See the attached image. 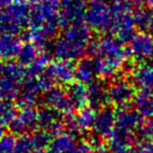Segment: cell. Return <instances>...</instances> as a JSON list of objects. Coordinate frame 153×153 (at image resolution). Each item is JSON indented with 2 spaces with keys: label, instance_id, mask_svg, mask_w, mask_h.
Here are the masks:
<instances>
[{
  "label": "cell",
  "instance_id": "12",
  "mask_svg": "<svg viewBox=\"0 0 153 153\" xmlns=\"http://www.w3.org/2000/svg\"><path fill=\"white\" fill-rule=\"evenodd\" d=\"M87 97L89 98V100L92 102V104L94 106H102L105 102L107 101V99L109 98L108 92L102 87V86L96 85L92 86V88H90V90L88 91Z\"/></svg>",
  "mask_w": 153,
  "mask_h": 153
},
{
  "label": "cell",
  "instance_id": "8",
  "mask_svg": "<svg viewBox=\"0 0 153 153\" xmlns=\"http://www.w3.org/2000/svg\"><path fill=\"white\" fill-rule=\"evenodd\" d=\"M135 94L133 86L126 81H117L108 90L109 99L119 105H124L132 100Z\"/></svg>",
  "mask_w": 153,
  "mask_h": 153
},
{
  "label": "cell",
  "instance_id": "19",
  "mask_svg": "<svg viewBox=\"0 0 153 153\" xmlns=\"http://www.w3.org/2000/svg\"><path fill=\"white\" fill-rule=\"evenodd\" d=\"M14 110L12 107L2 105L0 107V120H4V121H11L13 117Z\"/></svg>",
  "mask_w": 153,
  "mask_h": 153
},
{
  "label": "cell",
  "instance_id": "14",
  "mask_svg": "<svg viewBox=\"0 0 153 153\" xmlns=\"http://www.w3.org/2000/svg\"><path fill=\"white\" fill-rule=\"evenodd\" d=\"M81 84H76L72 87L71 92H72V100L76 101V104H83L84 101L87 98V92L85 91V89H82L81 92L79 91Z\"/></svg>",
  "mask_w": 153,
  "mask_h": 153
},
{
  "label": "cell",
  "instance_id": "17",
  "mask_svg": "<svg viewBox=\"0 0 153 153\" xmlns=\"http://www.w3.org/2000/svg\"><path fill=\"white\" fill-rule=\"evenodd\" d=\"M16 143L14 142V138L11 136L3 137L0 140V152L1 153H10L13 149H15Z\"/></svg>",
  "mask_w": 153,
  "mask_h": 153
},
{
  "label": "cell",
  "instance_id": "16",
  "mask_svg": "<svg viewBox=\"0 0 153 153\" xmlns=\"http://www.w3.org/2000/svg\"><path fill=\"white\" fill-rule=\"evenodd\" d=\"M35 58V51L30 46L23 47L21 51H19V59L22 63L27 64L32 62V60Z\"/></svg>",
  "mask_w": 153,
  "mask_h": 153
},
{
  "label": "cell",
  "instance_id": "21",
  "mask_svg": "<svg viewBox=\"0 0 153 153\" xmlns=\"http://www.w3.org/2000/svg\"><path fill=\"white\" fill-rule=\"evenodd\" d=\"M145 30H146L147 33H148V34L153 38V13H152V15H151L150 19H149V21H148V23H147V26H146Z\"/></svg>",
  "mask_w": 153,
  "mask_h": 153
},
{
  "label": "cell",
  "instance_id": "18",
  "mask_svg": "<svg viewBox=\"0 0 153 153\" xmlns=\"http://www.w3.org/2000/svg\"><path fill=\"white\" fill-rule=\"evenodd\" d=\"M40 122L42 124H44L46 127L51 128L53 125H57L58 120L55 115L51 114V111H44V113H43L42 117H40Z\"/></svg>",
  "mask_w": 153,
  "mask_h": 153
},
{
  "label": "cell",
  "instance_id": "13",
  "mask_svg": "<svg viewBox=\"0 0 153 153\" xmlns=\"http://www.w3.org/2000/svg\"><path fill=\"white\" fill-rule=\"evenodd\" d=\"M133 14H134V20H135L136 26H138L140 28H146L147 23H148L151 15H152L150 10L140 5V7L134 9Z\"/></svg>",
  "mask_w": 153,
  "mask_h": 153
},
{
  "label": "cell",
  "instance_id": "9",
  "mask_svg": "<svg viewBox=\"0 0 153 153\" xmlns=\"http://www.w3.org/2000/svg\"><path fill=\"white\" fill-rule=\"evenodd\" d=\"M135 110L142 117H153V94L150 90H144L137 92L133 97Z\"/></svg>",
  "mask_w": 153,
  "mask_h": 153
},
{
  "label": "cell",
  "instance_id": "6",
  "mask_svg": "<svg viewBox=\"0 0 153 153\" xmlns=\"http://www.w3.org/2000/svg\"><path fill=\"white\" fill-rule=\"evenodd\" d=\"M33 16L36 23H41L55 17L59 11V0H33Z\"/></svg>",
  "mask_w": 153,
  "mask_h": 153
},
{
  "label": "cell",
  "instance_id": "11",
  "mask_svg": "<svg viewBox=\"0 0 153 153\" xmlns=\"http://www.w3.org/2000/svg\"><path fill=\"white\" fill-rule=\"evenodd\" d=\"M19 42L13 36H4L0 40V55L4 58L15 56L19 51Z\"/></svg>",
  "mask_w": 153,
  "mask_h": 153
},
{
  "label": "cell",
  "instance_id": "15",
  "mask_svg": "<svg viewBox=\"0 0 153 153\" xmlns=\"http://www.w3.org/2000/svg\"><path fill=\"white\" fill-rule=\"evenodd\" d=\"M133 153H153V143L150 140H143L136 145Z\"/></svg>",
  "mask_w": 153,
  "mask_h": 153
},
{
  "label": "cell",
  "instance_id": "5",
  "mask_svg": "<svg viewBox=\"0 0 153 153\" xmlns=\"http://www.w3.org/2000/svg\"><path fill=\"white\" fill-rule=\"evenodd\" d=\"M129 53L138 61H146L153 57V38L148 33L135 34L130 40Z\"/></svg>",
  "mask_w": 153,
  "mask_h": 153
},
{
  "label": "cell",
  "instance_id": "24",
  "mask_svg": "<svg viewBox=\"0 0 153 153\" xmlns=\"http://www.w3.org/2000/svg\"><path fill=\"white\" fill-rule=\"evenodd\" d=\"M10 2V0H0V5L7 4V3Z\"/></svg>",
  "mask_w": 153,
  "mask_h": 153
},
{
  "label": "cell",
  "instance_id": "3",
  "mask_svg": "<svg viewBox=\"0 0 153 153\" xmlns=\"http://www.w3.org/2000/svg\"><path fill=\"white\" fill-rule=\"evenodd\" d=\"M87 21L98 30H108L112 23V10L106 0H92L87 12Z\"/></svg>",
  "mask_w": 153,
  "mask_h": 153
},
{
  "label": "cell",
  "instance_id": "2",
  "mask_svg": "<svg viewBox=\"0 0 153 153\" xmlns=\"http://www.w3.org/2000/svg\"><path fill=\"white\" fill-rule=\"evenodd\" d=\"M28 18V9L17 2L11 4L0 15V30L5 33H15Z\"/></svg>",
  "mask_w": 153,
  "mask_h": 153
},
{
  "label": "cell",
  "instance_id": "4",
  "mask_svg": "<svg viewBox=\"0 0 153 153\" xmlns=\"http://www.w3.org/2000/svg\"><path fill=\"white\" fill-rule=\"evenodd\" d=\"M59 10V20L67 25L80 24L86 13L85 3L83 2V0H62Z\"/></svg>",
  "mask_w": 153,
  "mask_h": 153
},
{
  "label": "cell",
  "instance_id": "22",
  "mask_svg": "<svg viewBox=\"0 0 153 153\" xmlns=\"http://www.w3.org/2000/svg\"><path fill=\"white\" fill-rule=\"evenodd\" d=\"M117 153H133L129 146H121L117 148Z\"/></svg>",
  "mask_w": 153,
  "mask_h": 153
},
{
  "label": "cell",
  "instance_id": "23",
  "mask_svg": "<svg viewBox=\"0 0 153 153\" xmlns=\"http://www.w3.org/2000/svg\"><path fill=\"white\" fill-rule=\"evenodd\" d=\"M145 2H146V4L148 5L149 9L153 10V0H145Z\"/></svg>",
  "mask_w": 153,
  "mask_h": 153
},
{
  "label": "cell",
  "instance_id": "25",
  "mask_svg": "<svg viewBox=\"0 0 153 153\" xmlns=\"http://www.w3.org/2000/svg\"><path fill=\"white\" fill-rule=\"evenodd\" d=\"M98 153H109V152L107 150H104V149H102V150H100Z\"/></svg>",
  "mask_w": 153,
  "mask_h": 153
},
{
  "label": "cell",
  "instance_id": "1",
  "mask_svg": "<svg viewBox=\"0 0 153 153\" xmlns=\"http://www.w3.org/2000/svg\"><path fill=\"white\" fill-rule=\"evenodd\" d=\"M98 47L101 57L97 62V70L101 74L110 76L123 65L127 51L115 39H105L98 44Z\"/></svg>",
  "mask_w": 153,
  "mask_h": 153
},
{
  "label": "cell",
  "instance_id": "20",
  "mask_svg": "<svg viewBox=\"0 0 153 153\" xmlns=\"http://www.w3.org/2000/svg\"><path fill=\"white\" fill-rule=\"evenodd\" d=\"M78 76H79L81 80H88L90 79V76H91L92 74V70L89 69V68H86V65H85V69H84L83 66H80L79 67V70H78Z\"/></svg>",
  "mask_w": 153,
  "mask_h": 153
},
{
  "label": "cell",
  "instance_id": "7",
  "mask_svg": "<svg viewBox=\"0 0 153 153\" xmlns=\"http://www.w3.org/2000/svg\"><path fill=\"white\" fill-rule=\"evenodd\" d=\"M133 83L144 90L153 91V64L145 62L134 69Z\"/></svg>",
  "mask_w": 153,
  "mask_h": 153
},
{
  "label": "cell",
  "instance_id": "10",
  "mask_svg": "<svg viewBox=\"0 0 153 153\" xmlns=\"http://www.w3.org/2000/svg\"><path fill=\"white\" fill-rule=\"evenodd\" d=\"M114 124L115 115L111 110L105 109L97 117L94 122V128L99 135L110 136L114 130Z\"/></svg>",
  "mask_w": 153,
  "mask_h": 153
}]
</instances>
